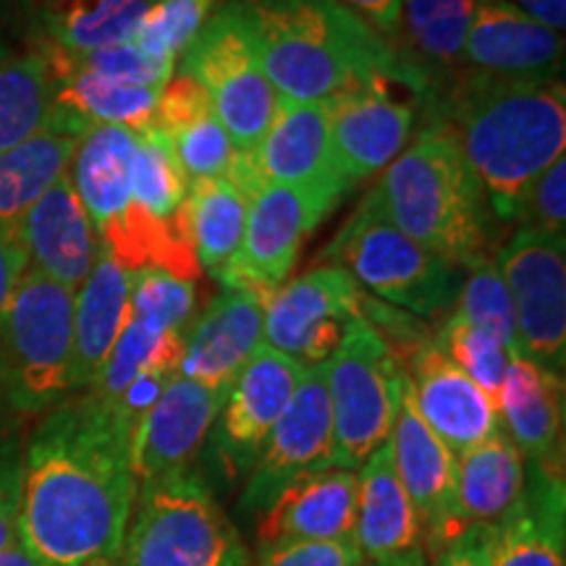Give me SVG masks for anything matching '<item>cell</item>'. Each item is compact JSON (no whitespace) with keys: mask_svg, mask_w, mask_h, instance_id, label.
Segmentation results:
<instances>
[{"mask_svg":"<svg viewBox=\"0 0 566 566\" xmlns=\"http://www.w3.org/2000/svg\"><path fill=\"white\" fill-rule=\"evenodd\" d=\"M137 480L129 433L95 396L63 401L34 430L19 475V543L51 566H113Z\"/></svg>","mask_w":566,"mask_h":566,"instance_id":"6da1fadb","label":"cell"},{"mask_svg":"<svg viewBox=\"0 0 566 566\" xmlns=\"http://www.w3.org/2000/svg\"><path fill=\"white\" fill-rule=\"evenodd\" d=\"M436 103L430 124L454 137L495 216L514 221L530 184L564 155V82L501 80L478 71Z\"/></svg>","mask_w":566,"mask_h":566,"instance_id":"7a4b0ae2","label":"cell"},{"mask_svg":"<svg viewBox=\"0 0 566 566\" xmlns=\"http://www.w3.org/2000/svg\"><path fill=\"white\" fill-rule=\"evenodd\" d=\"M268 82L289 103H323L363 82H401L417 95L428 71L405 61L338 0H239Z\"/></svg>","mask_w":566,"mask_h":566,"instance_id":"3957f363","label":"cell"},{"mask_svg":"<svg viewBox=\"0 0 566 566\" xmlns=\"http://www.w3.org/2000/svg\"><path fill=\"white\" fill-rule=\"evenodd\" d=\"M396 229L457 268L488 260V200L462 150L441 126H424L365 197Z\"/></svg>","mask_w":566,"mask_h":566,"instance_id":"277c9868","label":"cell"},{"mask_svg":"<svg viewBox=\"0 0 566 566\" xmlns=\"http://www.w3.org/2000/svg\"><path fill=\"white\" fill-rule=\"evenodd\" d=\"M118 566H252L237 527L192 467L137 488Z\"/></svg>","mask_w":566,"mask_h":566,"instance_id":"5b68a950","label":"cell"},{"mask_svg":"<svg viewBox=\"0 0 566 566\" xmlns=\"http://www.w3.org/2000/svg\"><path fill=\"white\" fill-rule=\"evenodd\" d=\"M74 292L27 268L0 321V391L19 412H45L71 391Z\"/></svg>","mask_w":566,"mask_h":566,"instance_id":"8992f818","label":"cell"},{"mask_svg":"<svg viewBox=\"0 0 566 566\" xmlns=\"http://www.w3.org/2000/svg\"><path fill=\"white\" fill-rule=\"evenodd\" d=\"M323 260L415 317H449L464 283L462 268L424 250L367 200L336 233Z\"/></svg>","mask_w":566,"mask_h":566,"instance_id":"52a82bcc","label":"cell"},{"mask_svg":"<svg viewBox=\"0 0 566 566\" xmlns=\"http://www.w3.org/2000/svg\"><path fill=\"white\" fill-rule=\"evenodd\" d=\"M323 367L334 422L331 467L357 472L391 436L407 384L405 365L359 317Z\"/></svg>","mask_w":566,"mask_h":566,"instance_id":"ba28073f","label":"cell"},{"mask_svg":"<svg viewBox=\"0 0 566 566\" xmlns=\"http://www.w3.org/2000/svg\"><path fill=\"white\" fill-rule=\"evenodd\" d=\"M179 74L208 92L218 122L239 153L254 155L273 124L281 97L268 82L250 21L239 0H229L208 19L181 55Z\"/></svg>","mask_w":566,"mask_h":566,"instance_id":"9c48e42d","label":"cell"},{"mask_svg":"<svg viewBox=\"0 0 566 566\" xmlns=\"http://www.w3.org/2000/svg\"><path fill=\"white\" fill-rule=\"evenodd\" d=\"M564 252V239L520 229L495 260L514 304L516 357L556 375L566 365Z\"/></svg>","mask_w":566,"mask_h":566,"instance_id":"30bf717a","label":"cell"},{"mask_svg":"<svg viewBox=\"0 0 566 566\" xmlns=\"http://www.w3.org/2000/svg\"><path fill=\"white\" fill-rule=\"evenodd\" d=\"M363 289L344 268L323 265L263 300V342L302 367L328 363L359 321Z\"/></svg>","mask_w":566,"mask_h":566,"instance_id":"8fae6325","label":"cell"},{"mask_svg":"<svg viewBox=\"0 0 566 566\" xmlns=\"http://www.w3.org/2000/svg\"><path fill=\"white\" fill-rule=\"evenodd\" d=\"M336 202L302 189L263 184L247 210L242 247L221 275L223 289H244L265 300L275 292L300 258L302 242Z\"/></svg>","mask_w":566,"mask_h":566,"instance_id":"7c38bea8","label":"cell"},{"mask_svg":"<svg viewBox=\"0 0 566 566\" xmlns=\"http://www.w3.org/2000/svg\"><path fill=\"white\" fill-rule=\"evenodd\" d=\"M331 449H334V422H331L325 367H304L292 401L273 424L247 478L242 491L244 512H265L294 480L328 470Z\"/></svg>","mask_w":566,"mask_h":566,"instance_id":"4fadbf2b","label":"cell"},{"mask_svg":"<svg viewBox=\"0 0 566 566\" xmlns=\"http://www.w3.org/2000/svg\"><path fill=\"white\" fill-rule=\"evenodd\" d=\"M304 367L271 346H260L223 396L210 428V451L226 478L250 475L260 451L300 386Z\"/></svg>","mask_w":566,"mask_h":566,"instance_id":"5bb4252c","label":"cell"},{"mask_svg":"<svg viewBox=\"0 0 566 566\" xmlns=\"http://www.w3.org/2000/svg\"><path fill=\"white\" fill-rule=\"evenodd\" d=\"M328 113L336 171L344 187L370 179L405 150L415 108L388 92L386 80L363 82L323 101Z\"/></svg>","mask_w":566,"mask_h":566,"instance_id":"9a60e30c","label":"cell"},{"mask_svg":"<svg viewBox=\"0 0 566 566\" xmlns=\"http://www.w3.org/2000/svg\"><path fill=\"white\" fill-rule=\"evenodd\" d=\"M394 470L420 520L428 562L451 543V514L457 491V454L417 412L405 384L396 420L388 436Z\"/></svg>","mask_w":566,"mask_h":566,"instance_id":"2e32d148","label":"cell"},{"mask_svg":"<svg viewBox=\"0 0 566 566\" xmlns=\"http://www.w3.org/2000/svg\"><path fill=\"white\" fill-rule=\"evenodd\" d=\"M405 373L417 412L454 454L504 428L495 401L438 349L433 336L409 354Z\"/></svg>","mask_w":566,"mask_h":566,"instance_id":"e0dca14e","label":"cell"},{"mask_svg":"<svg viewBox=\"0 0 566 566\" xmlns=\"http://www.w3.org/2000/svg\"><path fill=\"white\" fill-rule=\"evenodd\" d=\"M137 132L124 126H92L82 134L69 176L87 210L103 250L124 268L134 216L132 158Z\"/></svg>","mask_w":566,"mask_h":566,"instance_id":"ac0fdd59","label":"cell"},{"mask_svg":"<svg viewBox=\"0 0 566 566\" xmlns=\"http://www.w3.org/2000/svg\"><path fill=\"white\" fill-rule=\"evenodd\" d=\"M223 396L216 388L174 375L129 438V464L137 488L192 467L195 454L221 412Z\"/></svg>","mask_w":566,"mask_h":566,"instance_id":"d6986e66","label":"cell"},{"mask_svg":"<svg viewBox=\"0 0 566 566\" xmlns=\"http://www.w3.org/2000/svg\"><path fill=\"white\" fill-rule=\"evenodd\" d=\"M252 160L263 184L302 189L331 202H338L349 192L336 171L328 113L323 103L281 101Z\"/></svg>","mask_w":566,"mask_h":566,"instance_id":"ffe728a7","label":"cell"},{"mask_svg":"<svg viewBox=\"0 0 566 566\" xmlns=\"http://www.w3.org/2000/svg\"><path fill=\"white\" fill-rule=\"evenodd\" d=\"M17 239L30 271L61 283L71 292L87 281L105 252L69 171L21 218Z\"/></svg>","mask_w":566,"mask_h":566,"instance_id":"44dd1931","label":"cell"},{"mask_svg":"<svg viewBox=\"0 0 566 566\" xmlns=\"http://www.w3.org/2000/svg\"><path fill=\"white\" fill-rule=\"evenodd\" d=\"M464 59L501 80H558L564 40L509 0H478Z\"/></svg>","mask_w":566,"mask_h":566,"instance_id":"7402d4cb","label":"cell"},{"mask_svg":"<svg viewBox=\"0 0 566 566\" xmlns=\"http://www.w3.org/2000/svg\"><path fill=\"white\" fill-rule=\"evenodd\" d=\"M354 543L373 566H430L420 520L396 478L388 441L357 470Z\"/></svg>","mask_w":566,"mask_h":566,"instance_id":"603a6c76","label":"cell"},{"mask_svg":"<svg viewBox=\"0 0 566 566\" xmlns=\"http://www.w3.org/2000/svg\"><path fill=\"white\" fill-rule=\"evenodd\" d=\"M263 344V296L226 289L189 325L179 375L226 394Z\"/></svg>","mask_w":566,"mask_h":566,"instance_id":"cb8c5ba5","label":"cell"},{"mask_svg":"<svg viewBox=\"0 0 566 566\" xmlns=\"http://www.w3.org/2000/svg\"><path fill=\"white\" fill-rule=\"evenodd\" d=\"M499 417L527 464L564 478V378L512 357L499 391Z\"/></svg>","mask_w":566,"mask_h":566,"instance_id":"d4e9b609","label":"cell"},{"mask_svg":"<svg viewBox=\"0 0 566 566\" xmlns=\"http://www.w3.org/2000/svg\"><path fill=\"white\" fill-rule=\"evenodd\" d=\"M357 472L328 470L294 480L260 512L258 546L302 541H354Z\"/></svg>","mask_w":566,"mask_h":566,"instance_id":"484cf974","label":"cell"},{"mask_svg":"<svg viewBox=\"0 0 566 566\" xmlns=\"http://www.w3.org/2000/svg\"><path fill=\"white\" fill-rule=\"evenodd\" d=\"M525 493L485 530V566H566V483L527 464Z\"/></svg>","mask_w":566,"mask_h":566,"instance_id":"4316f807","label":"cell"},{"mask_svg":"<svg viewBox=\"0 0 566 566\" xmlns=\"http://www.w3.org/2000/svg\"><path fill=\"white\" fill-rule=\"evenodd\" d=\"M525 457L504 428L488 441L457 454L451 541L467 530H488L504 520L525 493Z\"/></svg>","mask_w":566,"mask_h":566,"instance_id":"83f0119b","label":"cell"},{"mask_svg":"<svg viewBox=\"0 0 566 566\" xmlns=\"http://www.w3.org/2000/svg\"><path fill=\"white\" fill-rule=\"evenodd\" d=\"M134 273L101 254L87 281L74 292V354L71 391H87L129 323Z\"/></svg>","mask_w":566,"mask_h":566,"instance_id":"f1b7e54d","label":"cell"},{"mask_svg":"<svg viewBox=\"0 0 566 566\" xmlns=\"http://www.w3.org/2000/svg\"><path fill=\"white\" fill-rule=\"evenodd\" d=\"M82 134V126L59 111L51 129L0 153V231L17 237L21 218L69 171Z\"/></svg>","mask_w":566,"mask_h":566,"instance_id":"f546056e","label":"cell"},{"mask_svg":"<svg viewBox=\"0 0 566 566\" xmlns=\"http://www.w3.org/2000/svg\"><path fill=\"white\" fill-rule=\"evenodd\" d=\"M42 61L55 82V105L84 132L92 126H124L132 132L153 126L160 90L129 87V84L108 82L87 71L69 69L63 63Z\"/></svg>","mask_w":566,"mask_h":566,"instance_id":"4dcf8cb0","label":"cell"},{"mask_svg":"<svg viewBox=\"0 0 566 566\" xmlns=\"http://www.w3.org/2000/svg\"><path fill=\"white\" fill-rule=\"evenodd\" d=\"M158 0H42L45 42L63 53H90L137 38Z\"/></svg>","mask_w":566,"mask_h":566,"instance_id":"1f68e13d","label":"cell"},{"mask_svg":"<svg viewBox=\"0 0 566 566\" xmlns=\"http://www.w3.org/2000/svg\"><path fill=\"white\" fill-rule=\"evenodd\" d=\"M250 200L226 179L189 181L187 223L197 263L221 279L242 247Z\"/></svg>","mask_w":566,"mask_h":566,"instance_id":"d6a6232c","label":"cell"},{"mask_svg":"<svg viewBox=\"0 0 566 566\" xmlns=\"http://www.w3.org/2000/svg\"><path fill=\"white\" fill-rule=\"evenodd\" d=\"M55 118V82L42 55L0 53V153L51 129Z\"/></svg>","mask_w":566,"mask_h":566,"instance_id":"836d02e7","label":"cell"},{"mask_svg":"<svg viewBox=\"0 0 566 566\" xmlns=\"http://www.w3.org/2000/svg\"><path fill=\"white\" fill-rule=\"evenodd\" d=\"M184 342H187V331H168V334H155L137 321L126 323V328L118 336L116 346L105 359L101 375L95 384L87 388L90 396H95L103 405H113L124 388L134 384L142 373L153 370V367H166V370L179 373Z\"/></svg>","mask_w":566,"mask_h":566,"instance_id":"e575fe53","label":"cell"},{"mask_svg":"<svg viewBox=\"0 0 566 566\" xmlns=\"http://www.w3.org/2000/svg\"><path fill=\"white\" fill-rule=\"evenodd\" d=\"M475 11L478 0H405L401 19L415 53L449 66L464 59V42Z\"/></svg>","mask_w":566,"mask_h":566,"instance_id":"d590c367","label":"cell"},{"mask_svg":"<svg viewBox=\"0 0 566 566\" xmlns=\"http://www.w3.org/2000/svg\"><path fill=\"white\" fill-rule=\"evenodd\" d=\"M470 279L459 289L454 315L472 328L485 331L516 357V317L509 289L499 265L491 258L470 268Z\"/></svg>","mask_w":566,"mask_h":566,"instance_id":"8d00e7d4","label":"cell"},{"mask_svg":"<svg viewBox=\"0 0 566 566\" xmlns=\"http://www.w3.org/2000/svg\"><path fill=\"white\" fill-rule=\"evenodd\" d=\"M42 59L63 63L69 69L87 71V74L103 76V80L116 84H129V87H153L163 90L171 82L176 61H163L145 53L137 42H124V45L103 48V51L90 53H63L59 48L42 42L38 51Z\"/></svg>","mask_w":566,"mask_h":566,"instance_id":"74e56055","label":"cell"},{"mask_svg":"<svg viewBox=\"0 0 566 566\" xmlns=\"http://www.w3.org/2000/svg\"><path fill=\"white\" fill-rule=\"evenodd\" d=\"M433 342L438 344V349H441L451 363L462 367V370L491 396L495 407H499L501 384H504L506 367L512 363L514 354L501 342H495L493 336H488L485 331L472 328V325L457 321L454 315L446 317L441 328H438V334L433 336Z\"/></svg>","mask_w":566,"mask_h":566,"instance_id":"f35d334b","label":"cell"},{"mask_svg":"<svg viewBox=\"0 0 566 566\" xmlns=\"http://www.w3.org/2000/svg\"><path fill=\"white\" fill-rule=\"evenodd\" d=\"M197 304L192 281L174 279L163 271H137L132 283L129 317L155 334L189 331Z\"/></svg>","mask_w":566,"mask_h":566,"instance_id":"ab89813d","label":"cell"},{"mask_svg":"<svg viewBox=\"0 0 566 566\" xmlns=\"http://www.w3.org/2000/svg\"><path fill=\"white\" fill-rule=\"evenodd\" d=\"M221 0H158L142 21L134 42L145 53L163 61L184 55Z\"/></svg>","mask_w":566,"mask_h":566,"instance_id":"60d3db41","label":"cell"},{"mask_svg":"<svg viewBox=\"0 0 566 566\" xmlns=\"http://www.w3.org/2000/svg\"><path fill=\"white\" fill-rule=\"evenodd\" d=\"M514 221L520 229L546 233V237L564 239L566 231V158L562 155L556 163L530 184L525 200L516 210Z\"/></svg>","mask_w":566,"mask_h":566,"instance_id":"b9f144b4","label":"cell"},{"mask_svg":"<svg viewBox=\"0 0 566 566\" xmlns=\"http://www.w3.org/2000/svg\"><path fill=\"white\" fill-rule=\"evenodd\" d=\"M354 541H302L258 546V566H363Z\"/></svg>","mask_w":566,"mask_h":566,"instance_id":"7bdbcfd3","label":"cell"},{"mask_svg":"<svg viewBox=\"0 0 566 566\" xmlns=\"http://www.w3.org/2000/svg\"><path fill=\"white\" fill-rule=\"evenodd\" d=\"M19 475L21 470L0 464V551L19 546Z\"/></svg>","mask_w":566,"mask_h":566,"instance_id":"ee69618b","label":"cell"},{"mask_svg":"<svg viewBox=\"0 0 566 566\" xmlns=\"http://www.w3.org/2000/svg\"><path fill=\"white\" fill-rule=\"evenodd\" d=\"M27 254L21 250L19 239L11 233L0 231V321H3L6 307H9L13 289L27 273Z\"/></svg>","mask_w":566,"mask_h":566,"instance_id":"f6af8a7d","label":"cell"},{"mask_svg":"<svg viewBox=\"0 0 566 566\" xmlns=\"http://www.w3.org/2000/svg\"><path fill=\"white\" fill-rule=\"evenodd\" d=\"M433 566H485V530H467L433 558Z\"/></svg>","mask_w":566,"mask_h":566,"instance_id":"bcb514c9","label":"cell"},{"mask_svg":"<svg viewBox=\"0 0 566 566\" xmlns=\"http://www.w3.org/2000/svg\"><path fill=\"white\" fill-rule=\"evenodd\" d=\"M346 9H354L359 19L370 21L373 30L380 34H394L401 24V9H405V0H338Z\"/></svg>","mask_w":566,"mask_h":566,"instance_id":"7dc6e473","label":"cell"},{"mask_svg":"<svg viewBox=\"0 0 566 566\" xmlns=\"http://www.w3.org/2000/svg\"><path fill=\"white\" fill-rule=\"evenodd\" d=\"M520 9L533 17L535 21H541L543 27L554 30L562 34L566 27V0H516Z\"/></svg>","mask_w":566,"mask_h":566,"instance_id":"c3c4849f","label":"cell"},{"mask_svg":"<svg viewBox=\"0 0 566 566\" xmlns=\"http://www.w3.org/2000/svg\"><path fill=\"white\" fill-rule=\"evenodd\" d=\"M0 566H51V564L40 562L38 556L30 554V551L19 543V546L0 551Z\"/></svg>","mask_w":566,"mask_h":566,"instance_id":"681fc988","label":"cell"},{"mask_svg":"<svg viewBox=\"0 0 566 566\" xmlns=\"http://www.w3.org/2000/svg\"><path fill=\"white\" fill-rule=\"evenodd\" d=\"M42 3V0H0V6H34Z\"/></svg>","mask_w":566,"mask_h":566,"instance_id":"f907efd6","label":"cell"},{"mask_svg":"<svg viewBox=\"0 0 566 566\" xmlns=\"http://www.w3.org/2000/svg\"><path fill=\"white\" fill-rule=\"evenodd\" d=\"M363 566H373V564H367V562H365V564H363Z\"/></svg>","mask_w":566,"mask_h":566,"instance_id":"816d5d0a","label":"cell"}]
</instances>
